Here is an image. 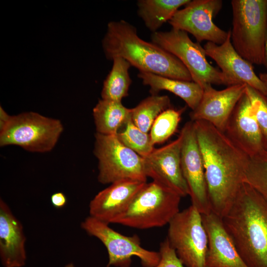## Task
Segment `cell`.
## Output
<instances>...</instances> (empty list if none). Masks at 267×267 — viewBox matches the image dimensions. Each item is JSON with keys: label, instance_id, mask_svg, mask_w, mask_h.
<instances>
[{"label": "cell", "instance_id": "20", "mask_svg": "<svg viewBox=\"0 0 267 267\" xmlns=\"http://www.w3.org/2000/svg\"><path fill=\"white\" fill-rule=\"evenodd\" d=\"M137 76L144 85L150 87L151 95L163 90L169 91L183 99L192 110L198 105L203 89L193 81L174 79L151 73L139 72Z\"/></svg>", "mask_w": 267, "mask_h": 267}, {"label": "cell", "instance_id": "5", "mask_svg": "<svg viewBox=\"0 0 267 267\" xmlns=\"http://www.w3.org/2000/svg\"><path fill=\"white\" fill-rule=\"evenodd\" d=\"M181 198L175 192L154 181L146 183L113 223L138 229L169 224L179 212Z\"/></svg>", "mask_w": 267, "mask_h": 267}, {"label": "cell", "instance_id": "30", "mask_svg": "<svg viewBox=\"0 0 267 267\" xmlns=\"http://www.w3.org/2000/svg\"><path fill=\"white\" fill-rule=\"evenodd\" d=\"M52 205L56 208L63 207L66 204L67 198L65 195L60 192L53 193L50 197Z\"/></svg>", "mask_w": 267, "mask_h": 267}, {"label": "cell", "instance_id": "26", "mask_svg": "<svg viewBox=\"0 0 267 267\" xmlns=\"http://www.w3.org/2000/svg\"><path fill=\"white\" fill-rule=\"evenodd\" d=\"M185 108L172 107L162 112L156 119L150 131L154 145L164 142L176 132Z\"/></svg>", "mask_w": 267, "mask_h": 267}, {"label": "cell", "instance_id": "24", "mask_svg": "<svg viewBox=\"0 0 267 267\" xmlns=\"http://www.w3.org/2000/svg\"><path fill=\"white\" fill-rule=\"evenodd\" d=\"M170 108L171 100L168 95H151L132 108V119L141 131L148 133L158 116Z\"/></svg>", "mask_w": 267, "mask_h": 267}, {"label": "cell", "instance_id": "9", "mask_svg": "<svg viewBox=\"0 0 267 267\" xmlns=\"http://www.w3.org/2000/svg\"><path fill=\"white\" fill-rule=\"evenodd\" d=\"M166 238L185 267H206L208 236L201 214L194 206L191 205L173 218Z\"/></svg>", "mask_w": 267, "mask_h": 267}, {"label": "cell", "instance_id": "6", "mask_svg": "<svg viewBox=\"0 0 267 267\" xmlns=\"http://www.w3.org/2000/svg\"><path fill=\"white\" fill-rule=\"evenodd\" d=\"M58 119L30 111L11 116L0 132V146L17 145L32 152L52 150L63 131Z\"/></svg>", "mask_w": 267, "mask_h": 267}, {"label": "cell", "instance_id": "2", "mask_svg": "<svg viewBox=\"0 0 267 267\" xmlns=\"http://www.w3.org/2000/svg\"><path fill=\"white\" fill-rule=\"evenodd\" d=\"M225 229L248 267H267V202L244 182L222 218Z\"/></svg>", "mask_w": 267, "mask_h": 267}, {"label": "cell", "instance_id": "7", "mask_svg": "<svg viewBox=\"0 0 267 267\" xmlns=\"http://www.w3.org/2000/svg\"><path fill=\"white\" fill-rule=\"evenodd\" d=\"M151 39L153 43L178 58L190 73L192 81L202 88L207 84L234 85L208 62L204 48L199 43L193 42L187 32L172 28L169 31L152 33Z\"/></svg>", "mask_w": 267, "mask_h": 267}, {"label": "cell", "instance_id": "33", "mask_svg": "<svg viewBox=\"0 0 267 267\" xmlns=\"http://www.w3.org/2000/svg\"><path fill=\"white\" fill-rule=\"evenodd\" d=\"M264 65L266 68L267 70V41L266 44V47H265V61Z\"/></svg>", "mask_w": 267, "mask_h": 267}, {"label": "cell", "instance_id": "11", "mask_svg": "<svg viewBox=\"0 0 267 267\" xmlns=\"http://www.w3.org/2000/svg\"><path fill=\"white\" fill-rule=\"evenodd\" d=\"M221 0H193L178 9L168 21L172 28L192 35L200 43L207 41L217 44L226 40L228 32L217 26L213 18L222 6Z\"/></svg>", "mask_w": 267, "mask_h": 267}, {"label": "cell", "instance_id": "10", "mask_svg": "<svg viewBox=\"0 0 267 267\" xmlns=\"http://www.w3.org/2000/svg\"><path fill=\"white\" fill-rule=\"evenodd\" d=\"M81 226L88 234L99 239L106 248L108 262L106 267H130L133 257L138 258L142 267H154L160 261L159 252L142 247L136 234L124 235L108 224L90 216L82 222Z\"/></svg>", "mask_w": 267, "mask_h": 267}, {"label": "cell", "instance_id": "23", "mask_svg": "<svg viewBox=\"0 0 267 267\" xmlns=\"http://www.w3.org/2000/svg\"><path fill=\"white\" fill-rule=\"evenodd\" d=\"M113 62L112 68L103 82L101 99L122 102L128 95L132 83L129 72L131 65L121 57L115 58Z\"/></svg>", "mask_w": 267, "mask_h": 267}, {"label": "cell", "instance_id": "15", "mask_svg": "<svg viewBox=\"0 0 267 267\" xmlns=\"http://www.w3.org/2000/svg\"><path fill=\"white\" fill-rule=\"evenodd\" d=\"M225 41L221 44L208 42L204 45L206 55L213 59L234 85L245 84L254 89L266 97L267 88L257 76L252 64L242 58L235 50L231 41V29Z\"/></svg>", "mask_w": 267, "mask_h": 267}, {"label": "cell", "instance_id": "12", "mask_svg": "<svg viewBox=\"0 0 267 267\" xmlns=\"http://www.w3.org/2000/svg\"><path fill=\"white\" fill-rule=\"evenodd\" d=\"M180 134L182 137L181 167L189 189L192 205L201 214L212 212L209 200L205 170L194 122H186Z\"/></svg>", "mask_w": 267, "mask_h": 267}, {"label": "cell", "instance_id": "17", "mask_svg": "<svg viewBox=\"0 0 267 267\" xmlns=\"http://www.w3.org/2000/svg\"><path fill=\"white\" fill-rule=\"evenodd\" d=\"M146 183L127 179L110 184L90 201L89 216L107 224L113 223Z\"/></svg>", "mask_w": 267, "mask_h": 267}, {"label": "cell", "instance_id": "3", "mask_svg": "<svg viewBox=\"0 0 267 267\" xmlns=\"http://www.w3.org/2000/svg\"><path fill=\"white\" fill-rule=\"evenodd\" d=\"M102 47L108 59L123 58L139 72L192 81L190 73L178 58L152 42L141 39L135 27L125 20L108 23Z\"/></svg>", "mask_w": 267, "mask_h": 267}, {"label": "cell", "instance_id": "19", "mask_svg": "<svg viewBox=\"0 0 267 267\" xmlns=\"http://www.w3.org/2000/svg\"><path fill=\"white\" fill-rule=\"evenodd\" d=\"M26 237L19 221L0 199V258L3 267H22L27 255Z\"/></svg>", "mask_w": 267, "mask_h": 267}, {"label": "cell", "instance_id": "21", "mask_svg": "<svg viewBox=\"0 0 267 267\" xmlns=\"http://www.w3.org/2000/svg\"><path fill=\"white\" fill-rule=\"evenodd\" d=\"M132 109L121 101L101 99L92 110L96 133L116 135L132 118Z\"/></svg>", "mask_w": 267, "mask_h": 267}, {"label": "cell", "instance_id": "18", "mask_svg": "<svg viewBox=\"0 0 267 267\" xmlns=\"http://www.w3.org/2000/svg\"><path fill=\"white\" fill-rule=\"evenodd\" d=\"M201 215L208 240L206 267H248L225 229L222 218L212 211Z\"/></svg>", "mask_w": 267, "mask_h": 267}, {"label": "cell", "instance_id": "1", "mask_svg": "<svg viewBox=\"0 0 267 267\" xmlns=\"http://www.w3.org/2000/svg\"><path fill=\"white\" fill-rule=\"evenodd\" d=\"M193 122L202 156L211 210L222 218L244 183L250 157L224 133L212 124L204 121Z\"/></svg>", "mask_w": 267, "mask_h": 267}, {"label": "cell", "instance_id": "14", "mask_svg": "<svg viewBox=\"0 0 267 267\" xmlns=\"http://www.w3.org/2000/svg\"><path fill=\"white\" fill-rule=\"evenodd\" d=\"M247 85L237 84L217 90L211 84L203 88L197 107L190 113L191 121H204L224 132L237 104L245 92Z\"/></svg>", "mask_w": 267, "mask_h": 267}, {"label": "cell", "instance_id": "13", "mask_svg": "<svg viewBox=\"0 0 267 267\" xmlns=\"http://www.w3.org/2000/svg\"><path fill=\"white\" fill-rule=\"evenodd\" d=\"M181 142L179 134L175 140L155 148L143 158L147 177L184 197L188 195L189 192L181 167Z\"/></svg>", "mask_w": 267, "mask_h": 267}, {"label": "cell", "instance_id": "16", "mask_svg": "<svg viewBox=\"0 0 267 267\" xmlns=\"http://www.w3.org/2000/svg\"><path fill=\"white\" fill-rule=\"evenodd\" d=\"M223 133L250 158L265 150L263 137L246 92L232 113Z\"/></svg>", "mask_w": 267, "mask_h": 267}, {"label": "cell", "instance_id": "31", "mask_svg": "<svg viewBox=\"0 0 267 267\" xmlns=\"http://www.w3.org/2000/svg\"><path fill=\"white\" fill-rule=\"evenodd\" d=\"M11 116L1 106H0V132L6 127L10 121Z\"/></svg>", "mask_w": 267, "mask_h": 267}, {"label": "cell", "instance_id": "8", "mask_svg": "<svg viewBox=\"0 0 267 267\" xmlns=\"http://www.w3.org/2000/svg\"><path fill=\"white\" fill-rule=\"evenodd\" d=\"M93 153L98 161L100 183L127 179L146 182L143 158L124 145L116 135L96 133Z\"/></svg>", "mask_w": 267, "mask_h": 267}, {"label": "cell", "instance_id": "28", "mask_svg": "<svg viewBox=\"0 0 267 267\" xmlns=\"http://www.w3.org/2000/svg\"><path fill=\"white\" fill-rule=\"evenodd\" d=\"M245 92L250 100L261 130L265 150L267 151V99L257 90L248 85L246 86Z\"/></svg>", "mask_w": 267, "mask_h": 267}, {"label": "cell", "instance_id": "22", "mask_svg": "<svg viewBox=\"0 0 267 267\" xmlns=\"http://www.w3.org/2000/svg\"><path fill=\"white\" fill-rule=\"evenodd\" d=\"M190 0H138L137 13L146 27L152 33L168 22L178 10Z\"/></svg>", "mask_w": 267, "mask_h": 267}, {"label": "cell", "instance_id": "4", "mask_svg": "<svg viewBox=\"0 0 267 267\" xmlns=\"http://www.w3.org/2000/svg\"><path fill=\"white\" fill-rule=\"evenodd\" d=\"M231 4L233 46L252 65H264L267 41V0H232Z\"/></svg>", "mask_w": 267, "mask_h": 267}, {"label": "cell", "instance_id": "27", "mask_svg": "<svg viewBox=\"0 0 267 267\" xmlns=\"http://www.w3.org/2000/svg\"><path fill=\"white\" fill-rule=\"evenodd\" d=\"M244 182L251 186L267 202V151L250 158Z\"/></svg>", "mask_w": 267, "mask_h": 267}, {"label": "cell", "instance_id": "25", "mask_svg": "<svg viewBox=\"0 0 267 267\" xmlns=\"http://www.w3.org/2000/svg\"><path fill=\"white\" fill-rule=\"evenodd\" d=\"M116 136L124 145L142 157L148 155L155 149L149 133L141 131L135 125L132 118Z\"/></svg>", "mask_w": 267, "mask_h": 267}, {"label": "cell", "instance_id": "29", "mask_svg": "<svg viewBox=\"0 0 267 267\" xmlns=\"http://www.w3.org/2000/svg\"><path fill=\"white\" fill-rule=\"evenodd\" d=\"M158 264L154 267H185L178 258L175 250L166 238L160 245Z\"/></svg>", "mask_w": 267, "mask_h": 267}, {"label": "cell", "instance_id": "32", "mask_svg": "<svg viewBox=\"0 0 267 267\" xmlns=\"http://www.w3.org/2000/svg\"><path fill=\"white\" fill-rule=\"evenodd\" d=\"M259 77L267 88V73H261L259 74ZM266 98L267 99V96Z\"/></svg>", "mask_w": 267, "mask_h": 267}]
</instances>
